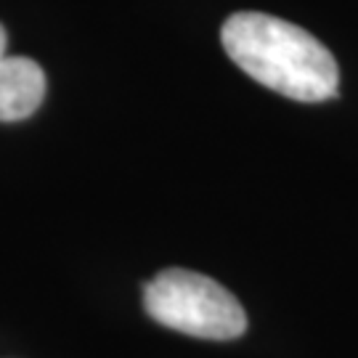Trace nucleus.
Here are the masks:
<instances>
[{
  "label": "nucleus",
  "mask_w": 358,
  "mask_h": 358,
  "mask_svg": "<svg viewBox=\"0 0 358 358\" xmlns=\"http://www.w3.org/2000/svg\"><path fill=\"white\" fill-rule=\"evenodd\" d=\"M229 59L255 83L294 101H327L340 88L329 48L303 27L260 11H239L220 29Z\"/></svg>",
  "instance_id": "f257e3e1"
},
{
  "label": "nucleus",
  "mask_w": 358,
  "mask_h": 358,
  "mask_svg": "<svg viewBox=\"0 0 358 358\" xmlns=\"http://www.w3.org/2000/svg\"><path fill=\"white\" fill-rule=\"evenodd\" d=\"M6 45H8V38H6V29L0 24V59L6 56Z\"/></svg>",
  "instance_id": "20e7f679"
},
{
  "label": "nucleus",
  "mask_w": 358,
  "mask_h": 358,
  "mask_svg": "<svg viewBox=\"0 0 358 358\" xmlns=\"http://www.w3.org/2000/svg\"><path fill=\"white\" fill-rule=\"evenodd\" d=\"M45 99L43 66L24 56L0 59V122L27 120Z\"/></svg>",
  "instance_id": "7ed1b4c3"
},
{
  "label": "nucleus",
  "mask_w": 358,
  "mask_h": 358,
  "mask_svg": "<svg viewBox=\"0 0 358 358\" xmlns=\"http://www.w3.org/2000/svg\"><path fill=\"white\" fill-rule=\"evenodd\" d=\"M143 306L157 324L202 340H234L247 329L242 303L215 279L186 268L157 273L143 289Z\"/></svg>",
  "instance_id": "f03ea898"
}]
</instances>
